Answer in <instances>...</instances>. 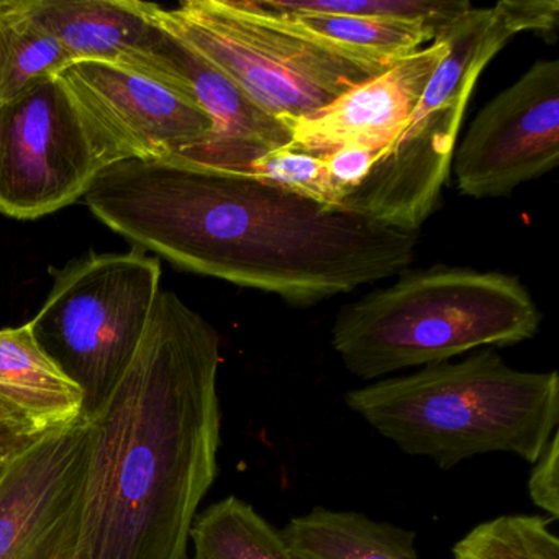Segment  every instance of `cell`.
<instances>
[{
  "mask_svg": "<svg viewBox=\"0 0 559 559\" xmlns=\"http://www.w3.org/2000/svg\"><path fill=\"white\" fill-rule=\"evenodd\" d=\"M84 202L181 270L297 306L399 276L417 254V234L179 158L109 166Z\"/></svg>",
  "mask_w": 559,
  "mask_h": 559,
  "instance_id": "1",
  "label": "cell"
},
{
  "mask_svg": "<svg viewBox=\"0 0 559 559\" xmlns=\"http://www.w3.org/2000/svg\"><path fill=\"white\" fill-rule=\"evenodd\" d=\"M221 336L162 290L139 352L90 417L83 522L73 559H189L218 476Z\"/></svg>",
  "mask_w": 559,
  "mask_h": 559,
  "instance_id": "2",
  "label": "cell"
},
{
  "mask_svg": "<svg viewBox=\"0 0 559 559\" xmlns=\"http://www.w3.org/2000/svg\"><path fill=\"white\" fill-rule=\"evenodd\" d=\"M345 404L402 453L441 471L489 453L533 464L558 431L559 374L520 371L483 348L353 389Z\"/></svg>",
  "mask_w": 559,
  "mask_h": 559,
  "instance_id": "3",
  "label": "cell"
},
{
  "mask_svg": "<svg viewBox=\"0 0 559 559\" xmlns=\"http://www.w3.org/2000/svg\"><path fill=\"white\" fill-rule=\"evenodd\" d=\"M340 310L332 346L362 381L440 365L464 353L532 340L542 312L516 277L437 264Z\"/></svg>",
  "mask_w": 559,
  "mask_h": 559,
  "instance_id": "4",
  "label": "cell"
},
{
  "mask_svg": "<svg viewBox=\"0 0 559 559\" xmlns=\"http://www.w3.org/2000/svg\"><path fill=\"white\" fill-rule=\"evenodd\" d=\"M558 19V0H500L493 8L469 9L454 22L440 37L447 53L414 112L340 209L417 234L447 185L461 123L484 68L515 35L535 32L555 40Z\"/></svg>",
  "mask_w": 559,
  "mask_h": 559,
  "instance_id": "5",
  "label": "cell"
},
{
  "mask_svg": "<svg viewBox=\"0 0 559 559\" xmlns=\"http://www.w3.org/2000/svg\"><path fill=\"white\" fill-rule=\"evenodd\" d=\"M155 15L284 123L319 112L391 67L356 60L290 31L251 0H188L176 9L156 5Z\"/></svg>",
  "mask_w": 559,
  "mask_h": 559,
  "instance_id": "6",
  "label": "cell"
},
{
  "mask_svg": "<svg viewBox=\"0 0 559 559\" xmlns=\"http://www.w3.org/2000/svg\"><path fill=\"white\" fill-rule=\"evenodd\" d=\"M51 273L53 286L28 326L41 352L81 389L90 418L139 352L162 293V263L136 247L87 253Z\"/></svg>",
  "mask_w": 559,
  "mask_h": 559,
  "instance_id": "7",
  "label": "cell"
},
{
  "mask_svg": "<svg viewBox=\"0 0 559 559\" xmlns=\"http://www.w3.org/2000/svg\"><path fill=\"white\" fill-rule=\"evenodd\" d=\"M104 171L60 78L0 107V214L35 221L74 204Z\"/></svg>",
  "mask_w": 559,
  "mask_h": 559,
  "instance_id": "8",
  "label": "cell"
},
{
  "mask_svg": "<svg viewBox=\"0 0 559 559\" xmlns=\"http://www.w3.org/2000/svg\"><path fill=\"white\" fill-rule=\"evenodd\" d=\"M104 169L156 162L205 145L211 117L159 81L116 64L78 61L60 74Z\"/></svg>",
  "mask_w": 559,
  "mask_h": 559,
  "instance_id": "9",
  "label": "cell"
},
{
  "mask_svg": "<svg viewBox=\"0 0 559 559\" xmlns=\"http://www.w3.org/2000/svg\"><path fill=\"white\" fill-rule=\"evenodd\" d=\"M91 421L53 428L0 477V559H73L83 522Z\"/></svg>",
  "mask_w": 559,
  "mask_h": 559,
  "instance_id": "10",
  "label": "cell"
},
{
  "mask_svg": "<svg viewBox=\"0 0 559 559\" xmlns=\"http://www.w3.org/2000/svg\"><path fill=\"white\" fill-rule=\"evenodd\" d=\"M559 163V61L539 60L497 94L454 150L461 194L509 198Z\"/></svg>",
  "mask_w": 559,
  "mask_h": 559,
  "instance_id": "11",
  "label": "cell"
},
{
  "mask_svg": "<svg viewBox=\"0 0 559 559\" xmlns=\"http://www.w3.org/2000/svg\"><path fill=\"white\" fill-rule=\"evenodd\" d=\"M122 68L171 87L214 122V136L205 145L175 158L238 175L254 159L290 145L286 123L264 112L227 74L159 22L150 45Z\"/></svg>",
  "mask_w": 559,
  "mask_h": 559,
  "instance_id": "12",
  "label": "cell"
},
{
  "mask_svg": "<svg viewBox=\"0 0 559 559\" xmlns=\"http://www.w3.org/2000/svg\"><path fill=\"white\" fill-rule=\"evenodd\" d=\"M447 50L444 38H437L417 53L395 61L378 76L346 91L319 112L287 122L289 148L316 156H326L346 146L381 152L414 112Z\"/></svg>",
  "mask_w": 559,
  "mask_h": 559,
  "instance_id": "13",
  "label": "cell"
},
{
  "mask_svg": "<svg viewBox=\"0 0 559 559\" xmlns=\"http://www.w3.org/2000/svg\"><path fill=\"white\" fill-rule=\"evenodd\" d=\"M32 17L78 61L126 67L158 31L156 4L136 0H25Z\"/></svg>",
  "mask_w": 559,
  "mask_h": 559,
  "instance_id": "14",
  "label": "cell"
},
{
  "mask_svg": "<svg viewBox=\"0 0 559 559\" xmlns=\"http://www.w3.org/2000/svg\"><path fill=\"white\" fill-rule=\"evenodd\" d=\"M0 401L41 431L84 417L83 392L41 352L28 323L0 330Z\"/></svg>",
  "mask_w": 559,
  "mask_h": 559,
  "instance_id": "15",
  "label": "cell"
},
{
  "mask_svg": "<svg viewBox=\"0 0 559 559\" xmlns=\"http://www.w3.org/2000/svg\"><path fill=\"white\" fill-rule=\"evenodd\" d=\"M281 533L297 559H420L417 532L356 510L313 507Z\"/></svg>",
  "mask_w": 559,
  "mask_h": 559,
  "instance_id": "16",
  "label": "cell"
},
{
  "mask_svg": "<svg viewBox=\"0 0 559 559\" xmlns=\"http://www.w3.org/2000/svg\"><path fill=\"white\" fill-rule=\"evenodd\" d=\"M267 14L276 17L290 31L299 32L333 50L342 51L356 60L384 64V67L408 55L417 53L418 50L437 40L433 32L428 31L424 25L408 24V22L379 21V19L352 17V15H283L273 14V12Z\"/></svg>",
  "mask_w": 559,
  "mask_h": 559,
  "instance_id": "17",
  "label": "cell"
},
{
  "mask_svg": "<svg viewBox=\"0 0 559 559\" xmlns=\"http://www.w3.org/2000/svg\"><path fill=\"white\" fill-rule=\"evenodd\" d=\"M74 63L25 0H0V107Z\"/></svg>",
  "mask_w": 559,
  "mask_h": 559,
  "instance_id": "18",
  "label": "cell"
},
{
  "mask_svg": "<svg viewBox=\"0 0 559 559\" xmlns=\"http://www.w3.org/2000/svg\"><path fill=\"white\" fill-rule=\"evenodd\" d=\"M189 545L191 559H297L281 530L237 496L198 513Z\"/></svg>",
  "mask_w": 559,
  "mask_h": 559,
  "instance_id": "19",
  "label": "cell"
},
{
  "mask_svg": "<svg viewBox=\"0 0 559 559\" xmlns=\"http://www.w3.org/2000/svg\"><path fill=\"white\" fill-rule=\"evenodd\" d=\"M273 14H330L424 25L440 38L469 9V0H253Z\"/></svg>",
  "mask_w": 559,
  "mask_h": 559,
  "instance_id": "20",
  "label": "cell"
},
{
  "mask_svg": "<svg viewBox=\"0 0 559 559\" xmlns=\"http://www.w3.org/2000/svg\"><path fill=\"white\" fill-rule=\"evenodd\" d=\"M551 519L507 513L477 523L453 546V559H559Z\"/></svg>",
  "mask_w": 559,
  "mask_h": 559,
  "instance_id": "21",
  "label": "cell"
},
{
  "mask_svg": "<svg viewBox=\"0 0 559 559\" xmlns=\"http://www.w3.org/2000/svg\"><path fill=\"white\" fill-rule=\"evenodd\" d=\"M237 176L273 186L325 207L338 209L323 156L284 146L254 159Z\"/></svg>",
  "mask_w": 559,
  "mask_h": 559,
  "instance_id": "22",
  "label": "cell"
},
{
  "mask_svg": "<svg viewBox=\"0 0 559 559\" xmlns=\"http://www.w3.org/2000/svg\"><path fill=\"white\" fill-rule=\"evenodd\" d=\"M378 155L379 152L365 146H346L323 156L330 188L338 202V209L346 195L355 192L366 181Z\"/></svg>",
  "mask_w": 559,
  "mask_h": 559,
  "instance_id": "23",
  "label": "cell"
},
{
  "mask_svg": "<svg viewBox=\"0 0 559 559\" xmlns=\"http://www.w3.org/2000/svg\"><path fill=\"white\" fill-rule=\"evenodd\" d=\"M526 489L530 500L556 522L559 519V431H555L532 464Z\"/></svg>",
  "mask_w": 559,
  "mask_h": 559,
  "instance_id": "24",
  "label": "cell"
},
{
  "mask_svg": "<svg viewBox=\"0 0 559 559\" xmlns=\"http://www.w3.org/2000/svg\"><path fill=\"white\" fill-rule=\"evenodd\" d=\"M44 433L47 431H41L21 412L0 401V440L27 444Z\"/></svg>",
  "mask_w": 559,
  "mask_h": 559,
  "instance_id": "25",
  "label": "cell"
},
{
  "mask_svg": "<svg viewBox=\"0 0 559 559\" xmlns=\"http://www.w3.org/2000/svg\"><path fill=\"white\" fill-rule=\"evenodd\" d=\"M35 440H37V438H35ZM27 444L11 443V441L0 440V477H2V474L8 469L12 457H14L19 451L24 450Z\"/></svg>",
  "mask_w": 559,
  "mask_h": 559,
  "instance_id": "26",
  "label": "cell"
}]
</instances>
